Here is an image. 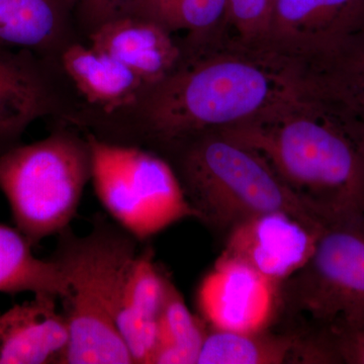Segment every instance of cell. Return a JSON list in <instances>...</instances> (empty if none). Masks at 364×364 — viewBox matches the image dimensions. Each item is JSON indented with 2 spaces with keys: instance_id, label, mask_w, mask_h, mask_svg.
I'll use <instances>...</instances> for the list:
<instances>
[{
  "instance_id": "obj_1",
  "label": "cell",
  "mask_w": 364,
  "mask_h": 364,
  "mask_svg": "<svg viewBox=\"0 0 364 364\" xmlns=\"http://www.w3.org/2000/svg\"><path fill=\"white\" fill-rule=\"evenodd\" d=\"M310 80L306 67L267 46L222 36L184 55L176 70L144 88L134 104L91 117L86 131L107 142L158 152L250 121Z\"/></svg>"
},
{
  "instance_id": "obj_2",
  "label": "cell",
  "mask_w": 364,
  "mask_h": 364,
  "mask_svg": "<svg viewBox=\"0 0 364 364\" xmlns=\"http://www.w3.org/2000/svg\"><path fill=\"white\" fill-rule=\"evenodd\" d=\"M217 132L257 152L327 219L364 215L363 124L313 76L259 116Z\"/></svg>"
},
{
  "instance_id": "obj_3",
  "label": "cell",
  "mask_w": 364,
  "mask_h": 364,
  "mask_svg": "<svg viewBox=\"0 0 364 364\" xmlns=\"http://www.w3.org/2000/svg\"><path fill=\"white\" fill-rule=\"evenodd\" d=\"M186 200L210 231L227 234L251 218L284 213L322 230L330 221L291 191L257 152L219 132L189 136L158 151Z\"/></svg>"
},
{
  "instance_id": "obj_4",
  "label": "cell",
  "mask_w": 364,
  "mask_h": 364,
  "mask_svg": "<svg viewBox=\"0 0 364 364\" xmlns=\"http://www.w3.org/2000/svg\"><path fill=\"white\" fill-rule=\"evenodd\" d=\"M139 243L116 222L104 217L95 218L85 236L74 234L70 227L58 235L50 258L68 282V294L61 301L70 332L60 363H134L117 332L116 314Z\"/></svg>"
},
{
  "instance_id": "obj_5",
  "label": "cell",
  "mask_w": 364,
  "mask_h": 364,
  "mask_svg": "<svg viewBox=\"0 0 364 364\" xmlns=\"http://www.w3.org/2000/svg\"><path fill=\"white\" fill-rule=\"evenodd\" d=\"M91 169L85 134L65 123L43 140L0 153V191L33 247L70 226Z\"/></svg>"
},
{
  "instance_id": "obj_6",
  "label": "cell",
  "mask_w": 364,
  "mask_h": 364,
  "mask_svg": "<svg viewBox=\"0 0 364 364\" xmlns=\"http://www.w3.org/2000/svg\"><path fill=\"white\" fill-rule=\"evenodd\" d=\"M91 151V182L112 221L145 242L196 219L171 165L153 151L100 140L83 132Z\"/></svg>"
},
{
  "instance_id": "obj_7",
  "label": "cell",
  "mask_w": 364,
  "mask_h": 364,
  "mask_svg": "<svg viewBox=\"0 0 364 364\" xmlns=\"http://www.w3.org/2000/svg\"><path fill=\"white\" fill-rule=\"evenodd\" d=\"M364 323V215L328 222L315 250L279 287L275 325Z\"/></svg>"
},
{
  "instance_id": "obj_8",
  "label": "cell",
  "mask_w": 364,
  "mask_h": 364,
  "mask_svg": "<svg viewBox=\"0 0 364 364\" xmlns=\"http://www.w3.org/2000/svg\"><path fill=\"white\" fill-rule=\"evenodd\" d=\"M364 30V0H275L258 44L313 68Z\"/></svg>"
},
{
  "instance_id": "obj_9",
  "label": "cell",
  "mask_w": 364,
  "mask_h": 364,
  "mask_svg": "<svg viewBox=\"0 0 364 364\" xmlns=\"http://www.w3.org/2000/svg\"><path fill=\"white\" fill-rule=\"evenodd\" d=\"M56 60L0 48V153L21 144L26 129L46 117L69 123L77 102L62 87Z\"/></svg>"
},
{
  "instance_id": "obj_10",
  "label": "cell",
  "mask_w": 364,
  "mask_h": 364,
  "mask_svg": "<svg viewBox=\"0 0 364 364\" xmlns=\"http://www.w3.org/2000/svg\"><path fill=\"white\" fill-rule=\"evenodd\" d=\"M322 230L284 213L256 215L227 234L218 259L243 265L279 287L310 259Z\"/></svg>"
},
{
  "instance_id": "obj_11",
  "label": "cell",
  "mask_w": 364,
  "mask_h": 364,
  "mask_svg": "<svg viewBox=\"0 0 364 364\" xmlns=\"http://www.w3.org/2000/svg\"><path fill=\"white\" fill-rule=\"evenodd\" d=\"M196 305L210 329L260 331L277 320L279 287L243 265L217 259L198 287Z\"/></svg>"
},
{
  "instance_id": "obj_12",
  "label": "cell",
  "mask_w": 364,
  "mask_h": 364,
  "mask_svg": "<svg viewBox=\"0 0 364 364\" xmlns=\"http://www.w3.org/2000/svg\"><path fill=\"white\" fill-rule=\"evenodd\" d=\"M56 62L63 77L83 100L79 104L75 127L86 117L122 111L134 104L146 88L130 68L78 40L67 45Z\"/></svg>"
},
{
  "instance_id": "obj_13",
  "label": "cell",
  "mask_w": 364,
  "mask_h": 364,
  "mask_svg": "<svg viewBox=\"0 0 364 364\" xmlns=\"http://www.w3.org/2000/svg\"><path fill=\"white\" fill-rule=\"evenodd\" d=\"M88 44L130 68L146 87L156 85L181 65L184 48L154 21L124 14L102 23L86 37Z\"/></svg>"
},
{
  "instance_id": "obj_14",
  "label": "cell",
  "mask_w": 364,
  "mask_h": 364,
  "mask_svg": "<svg viewBox=\"0 0 364 364\" xmlns=\"http://www.w3.org/2000/svg\"><path fill=\"white\" fill-rule=\"evenodd\" d=\"M166 272L157 264L150 245L139 251L124 277L116 326L134 363L151 364L158 342Z\"/></svg>"
},
{
  "instance_id": "obj_15",
  "label": "cell",
  "mask_w": 364,
  "mask_h": 364,
  "mask_svg": "<svg viewBox=\"0 0 364 364\" xmlns=\"http://www.w3.org/2000/svg\"><path fill=\"white\" fill-rule=\"evenodd\" d=\"M0 313V364L60 363L70 340L68 323L51 294Z\"/></svg>"
},
{
  "instance_id": "obj_16",
  "label": "cell",
  "mask_w": 364,
  "mask_h": 364,
  "mask_svg": "<svg viewBox=\"0 0 364 364\" xmlns=\"http://www.w3.org/2000/svg\"><path fill=\"white\" fill-rule=\"evenodd\" d=\"M80 0H0V48L54 60L76 41Z\"/></svg>"
},
{
  "instance_id": "obj_17",
  "label": "cell",
  "mask_w": 364,
  "mask_h": 364,
  "mask_svg": "<svg viewBox=\"0 0 364 364\" xmlns=\"http://www.w3.org/2000/svg\"><path fill=\"white\" fill-rule=\"evenodd\" d=\"M299 341V332L289 328L270 327L254 332L208 328L198 363H296Z\"/></svg>"
},
{
  "instance_id": "obj_18",
  "label": "cell",
  "mask_w": 364,
  "mask_h": 364,
  "mask_svg": "<svg viewBox=\"0 0 364 364\" xmlns=\"http://www.w3.org/2000/svg\"><path fill=\"white\" fill-rule=\"evenodd\" d=\"M33 245L16 228L0 224V293L51 294L63 299L68 282L51 258L41 259Z\"/></svg>"
},
{
  "instance_id": "obj_19",
  "label": "cell",
  "mask_w": 364,
  "mask_h": 364,
  "mask_svg": "<svg viewBox=\"0 0 364 364\" xmlns=\"http://www.w3.org/2000/svg\"><path fill=\"white\" fill-rule=\"evenodd\" d=\"M229 0H134L124 14L154 21L170 33H186L184 53L221 37Z\"/></svg>"
},
{
  "instance_id": "obj_20",
  "label": "cell",
  "mask_w": 364,
  "mask_h": 364,
  "mask_svg": "<svg viewBox=\"0 0 364 364\" xmlns=\"http://www.w3.org/2000/svg\"><path fill=\"white\" fill-rule=\"evenodd\" d=\"M208 328L191 310L174 282L166 277L158 342L151 364H196Z\"/></svg>"
},
{
  "instance_id": "obj_21",
  "label": "cell",
  "mask_w": 364,
  "mask_h": 364,
  "mask_svg": "<svg viewBox=\"0 0 364 364\" xmlns=\"http://www.w3.org/2000/svg\"><path fill=\"white\" fill-rule=\"evenodd\" d=\"M310 71L364 127V30Z\"/></svg>"
},
{
  "instance_id": "obj_22",
  "label": "cell",
  "mask_w": 364,
  "mask_h": 364,
  "mask_svg": "<svg viewBox=\"0 0 364 364\" xmlns=\"http://www.w3.org/2000/svg\"><path fill=\"white\" fill-rule=\"evenodd\" d=\"M275 0H229L225 30L230 38L245 43H260L272 20Z\"/></svg>"
},
{
  "instance_id": "obj_23",
  "label": "cell",
  "mask_w": 364,
  "mask_h": 364,
  "mask_svg": "<svg viewBox=\"0 0 364 364\" xmlns=\"http://www.w3.org/2000/svg\"><path fill=\"white\" fill-rule=\"evenodd\" d=\"M134 0H80L77 9V25L83 35H88L102 23L122 16Z\"/></svg>"
}]
</instances>
